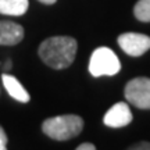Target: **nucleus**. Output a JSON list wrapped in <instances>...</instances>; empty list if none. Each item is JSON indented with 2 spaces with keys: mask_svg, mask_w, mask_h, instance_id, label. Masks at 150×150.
Instances as JSON below:
<instances>
[{
  "mask_svg": "<svg viewBox=\"0 0 150 150\" xmlns=\"http://www.w3.org/2000/svg\"><path fill=\"white\" fill-rule=\"evenodd\" d=\"M76 40L71 36H53L43 40L38 53L43 63L54 70H63L72 64L76 54Z\"/></svg>",
  "mask_w": 150,
  "mask_h": 150,
  "instance_id": "nucleus-1",
  "label": "nucleus"
},
{
  "mask_svg": "<svg viewBox=\"0 0 150 150\" xmlns=\"http://www.w3.org/2000/svg\"><path fill=\"white\" fill-rule=\"evenodd\" d=\"M83 128V120L76 114H65V115H57V117L47 118L42 124L43 132L49 138L56 140H67L71 139Z\"/></svg>",
  "mask_w": 150,
  "mask_h": 150,
  "instance_id": "nucleus-2",
  "label": "nucleus"
},
{
  "mask_svg": "<svg viewBox=\"0 0 150 150\" xmlns=\"http://www.w3.org/2000/svg\"><path fill=\"white\" fill-rule=\"evenodd\" d=\"M120 70H121V63L118 60L117 54L110 47L102 46L92 53L91 60H89V72L95 78H99L103 75L112 76L118 74Z\"/></svg>",
  "mask_w": 150,
  "mask_h": 150,
  "instance_id": "nucleus-3",
  "label": "nucleus"
},
{
  "mask_svg": "<svg viewBox=\"0 0 150 150\" xmlns=\"http://www.w3.org/2000/svg\"><path fill=\"white\" fill-rule=\"evenodd\" d=\"M125 97L138 108H150V78L139 76L129 81L125 86Z\"/></svg>",
  "mask_w": 150,
  "mask_h": 150,
  "instance_id": "nucleus-4",
  "label": "nucleus"
},
{
  "mask_svg": "<svg viewBox=\"0 0 150 150\" xmlns=\"http://www.w3.org/2000/svg\"><path fill=\"white\" fill-rule=\"evenodd\" d=\"M118 45L128 56L139 57L150 50V36L143 33L127 32L118 36Z\"/></svg>",
  "mask_w": 150,
  "mask_h": 150,
  "instance_id": "nucleus-5",
  "label": "nucleus"
},
{
  "mask_svg": "<svg viewBox=\"0 0 150 150\" xmlns=\"http://www.w3.org/2000/svg\"><path fill=\"white\" fill-rule=\"evenodd\" d=\"M131 121H132V111L128 104L124 102L115 103L114 106H111V108L103 117V122L110 128H122L127 127Z\"/></svg>",
  "mask_w": 150,
  "mask_h": 150,
  "instance_id": "nucleus-6",
  "label": "nucleus"
},
{
  "mask_svg": "<svg viewBox=\"0 0 150 150\" xmlns=\"http://www.w3.org/2000/svg\"><path fill=\"white\" fill-rule=\"evenodd\" d=\"M24 39V28L11 21H0V45L14 46Z\"/></svg>",
  "mask_w": 150,
  "mask_h": 150,
  "instance_id": "nucleus-7",
  "label": "nucleus"
},
{
  "mask_svg": "<svg viewBox=\"0 0 150 150\" xmlns=\"http://www.w3.org/2000/svg\"><path fill=\"white\" fill-rule=\"evenodd\" d=\"M1 81H3V85H4L6 91L8 92L13 99H16L17 102L20 103H28L31 100V96L27 92V89L20 83V81L17 79L16 76L8 74H3L1 75Z\"/></svg>",
  "mask_w": 150,
  "mask_h": 150,
  "instance_id": "nucleus-8",
  "label": "nucleus"
},
{
  "mask_svg": "<svg viewBox=\"0 0 150 150\" xmlns=\"http://www.w3.org/2000/svg\"><path fill=\"white\" fill-rule=\"evenodd\" d=\"M28 0H0V13L6 16H24L28 11Z\"/></svg>",
  "mask_w": 150,
  "mask_h": 150,
  "instance_id": "nucleus-9",
  "label": "nucleus"
},
{
  "mask_svg": "<svg viewBox=\"0 0 150 150\" xmlns=\"http://www.w3.org/2000/svg\"><path fill=\"white\" fill-rule=\"evenodd\" d=\"M135 17L142 22H150V0H139L134 8Z\"/></svg>",
  "mask_w": 150,
  "mask_h": 150,
  "instance_id": "nucleus-10",
  "label": "nucleus"
},
{
  "mask_svg": "<svg viewBox=\"0 0 150 150\" xmlns=\"http://www.w3.org/2000/svg\"><path fill=\"white\" fill-rule=\"evenodd\" d=\"M0 150H7V135L0 127Z\"/></svg>",
  "mask_w": 150,
  "mask_h": 150,
  "instance_id": "nucleus-11",
  "label": "nucleus"
},
{
  "mask_svg": "<svg viewBox=\"0 0 150 150\" xmlns=\"http://www.w3.org/2000/svg\"><path fill=\"white\" fill-rule=\"evenodd\" d=\"M128 150H150V143L149 142H140V143H136L132 147H129Z\"/></svg>",
  "mask_w": 150,
  "mask_h": 150,
  "instance_id": "nucleus-12",
  "label": "nucleus"
},
{
  "mask_svg": "<svg viewBox=\"0 0 150 150\" xmlns=\"http://www.w3.org/2000/svg\"><path fill=\"white\" fill-rule=\"evenodd\" d=\"M76 150H96L95 145H92V143H82L76 147Z\"/></svg>",
  "mask_w": 150,
  "mask_h": 150,
  "instance_id": "nucleus-13",
  "label": "nucleus"
},
{
  "mask_svg": "<svg viewBox=\"0 0 150 150\" xmlns=\"http://www.w3.org/2000/svg\"><path fill=\"white\" fill-rule=\"evenodd\" d=\"M40 3H43V4H54L57 0H39Z\"/></svg>",
  "mask_w": 150,
  "mask_h": 150,
  "instance_id": "nucleus-14",
  "label": "nucleus"
}]
</instances>
